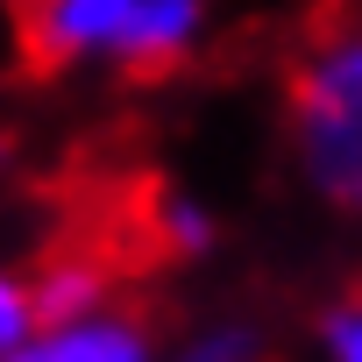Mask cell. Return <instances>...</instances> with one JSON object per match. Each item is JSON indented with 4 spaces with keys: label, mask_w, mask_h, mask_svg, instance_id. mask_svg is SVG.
Here are the masks:
<instances>
[{
    "label": "cell",
    "mask_w": 362,
    "mask_h": 362,
    "mask_svg": "<svg viewBox=\"0 0 362 362\" xmlns=\"http://www.w3.org/2000/svg\"><path fill=\"white\" fill-rule=\"evenodd\" d=\"M206 0H15V36L36 71L156 78L206 43Z\"/></svg>",
    "instance_id": "cell-1"
},
{
    "label": "cell",
    "mask_w": 362,
    "mask_h": 362,
    "mask_svg": "<svg viewBox=\"0 0 362 362\" xmlns=\"http://www.w3.org/2000/svg\"><path fill=\"white\" fill-rule=\"evenodd\" d=\"M284 142L298 177L341 214H362V15L305 36L284 71Z\"/></svg>",
    "instance_id": "cell-2"
},
{
    "label": "cell",
    "mask_w": 362,
    "mask_h": 362,
    "mask_svg": "<svg viewBox=\"0 0 362 362\" xmlns=\"http://www.w3.org/2000/svg\"><path fill=\"white\" fill-rule=\"evenodd\" d=\"M214 235H221L214 206H199L177 185H149L135 199V214L121 221V235H107V242L121 249V263H192L214 249Z\"/></svg>",
    "instance_id": "cell-3"
},
{
    "label": "cell",
    "mask_w": 362,
    "mask_h": 362,
    "mask_svg": "<svg viewBox=\"0 0 362 362\" xmlns=\"http://www.w3.org/2000/svg\"><path fill=\"white\" fill-rule=\"evenodd\" d=\"M156 334L142 313L128 305H107V313H86V320H50L36 341H22L8 362H156Z\"/></svg>",
    "instance_id": "cell-4"
},
{
    "label": "cell",
    "mask_w": 362,
    "mask_h": 362,
    "mask_svg": "<svg viewBox=\"0 0 362 362\" xmlns=\"http://www.w3.org/2000/svg\"><path fill=\"white\" fill-rule=\"evenodd\" d=\"M156 362H270L263 355V334L242 327V320H206L192 334H177L156 348Z\"/></svg>",
    "instance_id": "cell-5"
},
{
    "label": "cell",
    "mask_w": 362,
    "mask_h": 362,
    "mask_svg": "<svg viewBox=\"0 0 362 362\" xmlns=\"http://www.w3.org/2000/svg\"><path fill=\"white\" fill-rule=\"evenodd\" d=\"M36 334H43V305H36L29 270H8V263H0V362H8L22 341H36Z\"/></svg>",
    "instance_id": "cell-6"
},
{
    "label": "cell",
    "mask_w": 362,
    "mask_h": 362,
    "mask_svg": "<svg viewBox=\"0 0 362 362\" xmlns=\"http://www.w3.org/2000/svg\"><path fill=\"white\" fill-rule=\"evenodd\" d=\"M320 348H327V362H362V291H348L320 320Z\"/></svg>",
    "instance_id": "cell-7"
},
{
    "label": "cell",
    "mask_w": 362,
    "mask_h": 362,
    "mask_svg": "<svg viewBox=\"0 0 362 362\" xmlns=\"http://www.w3.org/2000/svg\"><path fill=\"white\" fill-rule=\"evenodd\" d=\"M15 156H22V149H15V128H0V185H8V170H15Z\"/></svg>",
    "instance_id": "cell-8"
}]
</instances>
